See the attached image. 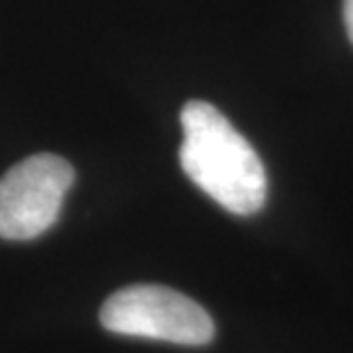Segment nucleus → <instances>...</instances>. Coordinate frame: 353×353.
Returning <instances> with one entry per match:
<instances>
[{"instance_id":"f257e3e1","label":"nucleus","mask_w":353,"mask_h":353,"mask_svg":"<svg viewBox=\"0 0 353 353\" xmlns=\"http://www.w3.org/2000/svg\"><path fill=\"white\" fill-rule=\"evenodd\" d=\"M179 119V163L188 179L230 214H257L266 202L268 183L252 145L207 101H188Z\"/></svg>"},{"instance_id":"f03ea898","label":"nucleus","mask_w":353,"mask_h":353,"mask_svg":"<svg viewBox=\"0 0 353 353\" xmlns=\"http://www.w3.org/2000/svg\"><path fill=\"white\" fill-rule=\"evenodd\" d=\"M99 321L115 335L204 347L214 340L216 326L204 307L174 289L161 285L124 287L105 299Z\"/></svg>"},{"instance_id":"7ed1b4c3","label":"nucleus","mask_w":353,"mask_h":353,"mask_svg":"<svg viewBox=\"0 0 353 353\" xmlns=\"http://www.w3.org/2000/svg\"><path fill=\"white\" fill-rule=\"evenodd\" d=\"M74 183V168L58 154H34L0 179V239L30 241L51 230Z\"/></svg>"},{"instance_id":"20e7f679","label":"nucleus","mask_w":353,"mask_h":353,"mask_svg":"<svg viewBox=\"0 0 353 353\" xmlns=\"http://www.w3.org/2000/svg\"><path fill=\"white\" fill-rule=\"evenodd\" d=\"M344 26H347V34L353 44V0H344Z\"/></svg>"}]
</instances>
